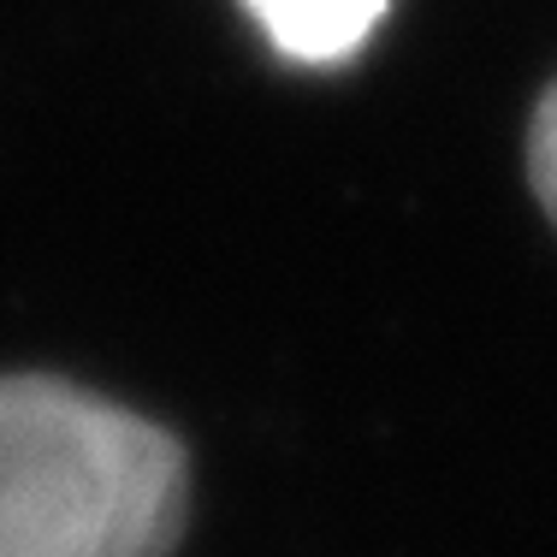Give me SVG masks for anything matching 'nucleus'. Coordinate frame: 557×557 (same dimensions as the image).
<instances>
[{
    "mask_svg": "<svg viewBox=\"0 0 557 557\" xmlns=\"http://www.w3.org/2000/svg\"><path fill=\"white\" fill-rule=\"evenodd\" d=\"M528 184H534L546 220L557 225V77H552L546 96H540L534 125H528Z\"/></svg>",
    "mask_w": 557,
    "mask_h": 557,
    "instance_id": "3",
    "label": "nucleus"
},
{
    "mask_svg": "<svg viewBox=\"0 0 557 557\" xmlns=\"http://www.w3.org/2000/svg\"><path fill=\"white\" fill-rule=\"evenodd\" d=\"M261 36L297 65H344L386 18V0H244Z\"/></svg>",
    "mask_w": 557,
    "mask_h": 557,
    "instance_id": "2",
    "label": "nucleus"
},
{
    "mask_svg": "<svg viewBox=\"0 0 557 557\" xmlns=\"http://www.w3.org/2000/svg\"><path fill=\"white\" fill-rule=\"evenodd\" d=\"M184 450L60 380H0V557H172Z\"/></svg>",
    "mask_w": 557,
    "mask_h": 557,
    "instance_id": "1",
    "label": "nucleus"
}]
</instances>
